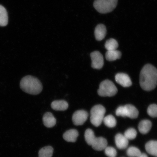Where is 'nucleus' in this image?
I'll use <instances>...</instances> for the list:
<instances>
[{"mask_svg": "<svg viewBox=\"0 0 157 157\" xmlns=\"http://www.w3.org/2000/svg\"><path fill=\"white\" fill-rule=\"evenodd\" d=\"M115 142L117 148L121 150L126 148L128 144V139L121 133H118L116 135Z\"/></svg>", "mask_w": 157, "mask_h": 157, "instance_id": "9b49d317", "label": "nucleus"}, {"mask_svg": "<svg viewBox=\"0 0 157 157\" xmlns=\"http://www.w3.org/2000/svg\"><path fill=\"white\" fill-rule=\"evenodd\" d=\"M78 136V133L75 129H71L64 133L63 138L67 142H75Z\"/></svg>", "mask_w": 157, "mask_h": 157, "instance_id": "4468645a", "label": "nucleus"}, {"mask_svg": "<svg viewBox=\"0 0 157 157\" xmlns=\"http://www.w3.org/2000/svg\"><path fill=\"white\" fill-rule=\"evenodd\" d=\"M88 113L84 110L76 111L73 114L72 121L74 124L75 125H83L87 120Z\"/></svg>", "mask_w": 157, "mask_h": 157, "instance_id": "0eeeda50", "label": "nucleus"}, {"mask_svg": "<svg viewBox=\"0 0 157 157\" xmlns=\"http://www.w3.org/2000/svg\"><path fill=\"white\" fill-rule=\"evenodd\" d=\"M103 121L106 126L109 128L115 127L117 124V121L113 115H110L104 117Z\"/></svg>", "mask_w": 157, "mask_h": 157, "instance_id": "4be33fe9", "label": "nucleus"}, {"mask_svg": "<svg viewBox=\"0 0 157 157\" xmlns=\"http://www.w3.org/2000/svg\"><path fill=\"white\" fill-rule=\"evenodd\" d=\"M140 84L141 87L146 91L155 89L157 85V69L150 64L144 66L140 72Z\"/></svg>", "mask_w": 157, "mask_h": 157, "instance_id": "f257e3e1", "label": "nucleus"}, {"mask_svg": "<svg viewBox=\"0 0 157 157\" xmlns=\"http://www.w3.org/2000/svg\"><path fill=\"white\" fill-rule=\"evenodd\" d=\"M106 112L105 108L101 105H97L92 108L91 110L90 121L96 127L101 125Z\"/></svg>", "mask_w": 157, "mask_h": 157, "instance_id": "39448f33", "label": "nucleus"}, {"mask_svg": "<svg viewBox=\"0 0 157 157\" xmlns=\"http://www.w3.org/2000/svg\"><path fill=\"white\" fill-rule=\"evenodd\" d=\"M84 137L87 144L91 146L96 137L94 131L91 129H87L85 131Z\"/></svg>", "mask_w": 157, "mask_h": 157, "instance_id": "412c9836", "label": "nucleus"}, {"mask_svg": "<svg viewBox=\"0 0 157 157\" xmlns=\"http://www.w3.org/2000/svg\"><path fill=\"white\" fill-rule=\"evenodd\" d=\"M145 148L149 154L157 157V141H149L146 143Z\"/></svg>", "mask_w": 157, "mask_h": 157, "instance_id": "f3484780", "label": "nucleus"}, {"mask_svg": "<svg viewBox=\"0 0 157 157\" xmlns=\"http://www.w3.org/2000/svg\"><path fill=\"white\" fill-rule=\"evenodd\" d=\"M119 45L117 41L115 39L111 38L105 42V48L107 51L117 50Z\"/></svg>", "mask_w": 157, "mask_h": 157, "instance_id": "5701e85b", "label": "nucleus"}, {"mask_svg": "<svg viewBox=\"0 0 157 157\" xmlns=\"http://www.w3.org/2000/svg\"><path fill=\"white\" fill-rule=\"evenodd\" d=\"M117 92V88L110 80H105L100 84L98 91V95L103 97H111L114 96Z\"/></svg>", "mask_w": 157, "mask_h": 157, "instance_id": "20e7f679", "label": "nucleus"}, {"mask_svg": "<svg viewBox=\"0 0 157 157\" xmlns=\"http://www.w3.org/2000/svg\"><path fill=\"white\" fill-rule=\"evenodd\" d=\"M137 132L134 128H130L125 131L124 136L128 140H133L137 136Z\"/></svg>", "mask_w": 157, "mask_h": 157, "instance_id": "393cba45", "label": "nucleus"}, {"mask_svg": "<svg viewBox=\"0 0 157 157\" xmlns=\"http://www.w3.org/2000/svg\"><path fill=\"white\" fill-rule=\"evenodd\" d=\"M115 80L117 83L124 87H129L132 85L131 78L127 74L121 73L115 76Z\"/></svg>", "mask_w": 157, "mask_h": 157, "instance_id": "1a4fd4ad", "label": "nucleus"}, {"mask_svg": "<svg viewBox=\"0 0 157 157\" xmlns=\"http://www.w3.org/2000/svg\"><path fill=\"white\" fill-rule=\"evenodd\" d=\"M20 86L22 91L31 95H38L43 89V86L40 80L31 75L23 77L21 80Z\"/></svg>", "mask_w": 157, "mask_h": 157, "instance_id": "f03ea898", "label": "nucleus"}, {"mask_svg": "<svg viewBox=\"0 0 157 157\" xmlns=\"http://www.w3.org/2000/svg\"><path fill=\"white\" fill-rule=\"evenodd\" d=\"M121 56V52L117 50L107 51L105 54L106 59L109 61H112L120 59Z\"/></svg>", "mask_w": 157, "mask_h": 157, "instance_id": "6ab92c4d", "label": "nucleus"}, {"mask_svg": "<svg viewBox=\"0 0 157 157\" xmlns=\"http://www.w3.org/2000/svg\"><path fill=\"white\" fill-rule=\"evenodd\" d=\"M54 149L52 147H44L39 151V157H52Z\"/></svg>", "mask_w": 157, "mask_h": 157, "instance_id": "aec40b11", "label": "nucleus"}, {"mask_svg": "<svg viewBox=\"0 0 157 157\" xmlns=\"http://www.w3.org/2000/svg\"><path fill=\"white\" fill-rule=\"evenodd\" d=\"M51 107L55 110L64 111L68 109V104L64 100H57L52 102L51 104Z\"/></svg>", "mask_w": 157, "mask_h": 157, "instance_id": "2eb2a0df", "label": "nucleus"}, {"mask_svg": "<svg viewBox=\"0 0 157 157\" xmlns=\"http://www.w3.org/2000/svg\"><path fill=\"white\" fill-rule=\"evenodd\" d=\"M152 126V124L150 121L144 120L139 123L138 129L141 133L146 134L150 130Z\"/></svg>", "mask_w": 157, "mask_h": 157, "instance_id": "dca6fc26", "label": "nucleus"}, {"mask_svg": "<svg viewBox=\"0 0 157 157\" xmlns=\"http://www.w3.org/2000/svg\"><path fill=\"white\" fill-rule=\"evenodd\" d=\"M107 141L103 137H96L91 146L96 151H101L105 150L107 147Z\"/></svg>", "mask_w": 157, "mask_h": 157, "instance_id": "9d476101", "label": "nucleus"}, {"mask_svg": "<svg viewBox=\"0 0 157 157\" xmlns=\"http://www.w3.org/2000/svg\"><path fill=\"white\" fill-rule=\"evenodd\" d=\"M116 114L117 116L128 117L131 119L136 118L138 116L139 111L134 106L127 105L124 106H121L117 109Z\"/></svg>", "mask_w": 157, "mask_h": 157, "instance_id": "423d86ee", "label": "nucleus"}, {"mask_svg": "<svg viewBox=\"0 0 157 157\" xmlns=\"http://www.w3.org/2000/svg\"><path fill=\"white\" fill-rule=\"evenodd\" d=\"M147 113L150 117H157V105L152 104L148 107L147 109Z\"/></svg>", "mask_w": 157, "mask_h": 157, "instance_id": "a878e982", "label": "nucleus"}, {"mask_svg": "<svg viewBox=\"0 0 157 157\" xmlns=\"http://www.w3.org/2000/svg\"><path fill=\"white\" fill-rule=\"evenodd\" d=\"M92 60L91 66L96 69H101L104 65L103 57L101 53L98 51L92 52L90 55Z\"/></svg>", "mask_w": 157, "mask_h": 157, "instance_id": "6e6552de", "label": "nucleus"}, {"mask_svg": "<svg viewBox=\"0 0 157 157\" xmlns=\"http://www.w3.org/2000/svg\"><path fill=\"white\" fill-rule=\"evenodd\" d=\"M107 33V29L105 25L100 24L97 25L95 30V38L98 41L102 40L105 38Z\"/></svg>", "mask_w": 157, "mask_h": 157, "instance_id": "ddd939ff", "label": "nucleus"}, {"mask_svg": "<svg viewBox=\"0 0 157 157\" xmlns=\"http://www.w3.org/2000/svg\"><path fill=\"white\" fill-rule=\"evenodd\" d=\"M105 153L109 157H116L117 155L116 150L112 147H107L105 149Z\"/></svg>", "mask_w": 157, "mask_h": 157, "instance_id": "bb28decb", "label": "nucleus"}, {"mask_svg": "<svg viewBox=\"0 0 157 157\" xmlns=\"http://www.w3.org/2000/svg\"><path fill=\"white\" fill-rule=\"evenodd\" d=\"M8 16L6 10L0 5V26H6L8 23Z\"/></svg>", "mask_w": 157, "mask_h": 157, "instance_id": "a211bd4d", "label": "nucleus"}, {"mask_svg": "<svg viewBox=\"0 0 157 157\" xmlns=\"http://www.w3.org/2000/svg\"><path fill=\"white\" fill-rule=\"evenodd\" d=\"M118 0H95L94 6L101 13L111 12L116 7Z\"/></svg>", "mask_w": 157, "mask_h": 157, "instance_id": "7ed1b4c3", "label": "nucleus"}, {"mask_svg": "<svg viewBox=\"0 0 157 157\" xmlns=\"http://www.w3.org/2000/svg\"><path fill=\"white\" fill-rule=\"evenodd\" d=\"M141 154L140 150L135 147H129L127 151V155L130 157H137Z\"/></svg>", "mask_w": 157, "mask_h": 157, "instance_id": "b1692460", "label": "nucleus"}, {"mask_svg": "<svg viewBox=\"0 0 157 157\" xmlns=\"http://www.w3.org/2000/svg\"><path fill=\"white\" fill-rule=\"evenodd\" d=\"M43 121L45 126L52 128L56 125V119L52 113L47 112L44 114L43 117Z\"/></svg>", "mask_w": 157, "mask_h": 157, "instance_id": "f8f14e48", "label": "nucleus"}, {"mask_svg": "<svg viewBox=\"0 0 157 157\" xmlns=\"http://www.w3.org/2000/svg\"><path fill=\"white\" fill-rule=\"evenodd\" d=\"M148 157L147 156V155L146 154H144V153H141V154L140 155H139L138 157Z\"/></svg>", "mask_w": 157, "mask_h": 157, "instance_id": "cd10ccee", "label": "nucleus"}]
</instances>
